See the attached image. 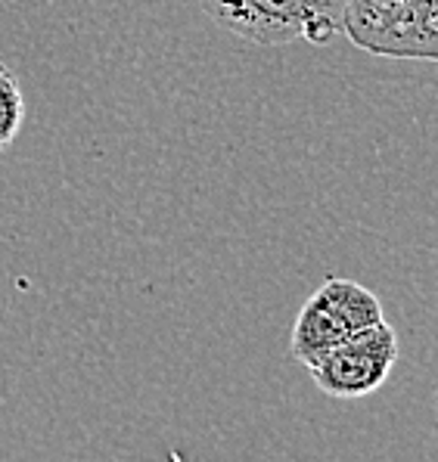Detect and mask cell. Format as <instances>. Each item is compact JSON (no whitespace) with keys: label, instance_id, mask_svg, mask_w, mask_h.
I'll list each match as a JSON object with an SVG mask.
<instances>
[{"label":"cell","instance_id":"obj_5","mask_svg":"<svg viewBox=\"0 0 438 462\" xmlns=\"http://www.w3.org/2000/svg\"><path fill=\"white\" fill-rule=\"evenodd\" d=\"M25 122V97L16 75L0 62V152H6L16 143Z\"/></svg>","mask_w":438,"mask_h":462},{"label":"cell","instance_id":"obj_3","mask_svg":"<svg viewBox=\"0 0 438 462\" xmlns=\"http://www.w3.org/2000/svg\"><path fill=\"white\" fill-rule=\"evenodd\" d=\"M386 310L379 298L355 280L330 276L314 295L302 304L289 336V357L302 366H311L317 357L336 347L349 336L383 323Z\"/></svg>","mask_w":438,"mask_h":462},{"label":"cell","instance_id":"obj_1","mask_svg":"<svg viewBox=\"0 0 438 462\" xmlns=\"http://www.w3.org/2000/svg\"><path fill=\"white\" fill-rule=\"evenodd\" d=\"M206 16L246 44H330L342 32V0H200Z\"/></svg>","mask_w":438,"mask_h":462},{"label":"cell","instance_id":"obj_2","mask_svg":"<svg viewBox=\"0 0 438 462\" xmlns=\"http://www.w3.org/2000/svg\"><path fill=\"white\" fill-rule=\"evenodd\" d=\"M342 32L364 53L386 60H438L435 0H342Z\"/></svg>","mask_w":438,"mask_h":462},{"label":"cell","instance_id":"obj_4","mask_svg":"<svg viewBox=\"0 0 438 462\" xmlns=\"http://www.w3.org/2000/svg\"><path fill=\"white\" fill-rule=\"evenodd\" d=\"M395 364H398V332L383 319L358 336L339 341L305 369L327 397L358 401V397L377 394L388 382Z\"/></svg>","mask_w":438,"mask_h":462}]
</instances>
